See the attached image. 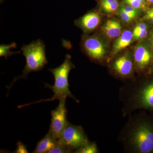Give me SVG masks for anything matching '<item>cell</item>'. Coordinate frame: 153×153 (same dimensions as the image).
Segmentation results:
<instances>
[{
    "label": "cell",
    "instance_id": "cell-1",
    "mask_svg": "<svg viewBox=\"0 0 153 153\" xmlns=\"http://www.w3.org/2000/svg\"><path fill=\"white\" fill-rule=\"evenodd\" d=\"M118 139L128 153H153V114L141 110L128 117Z\"/></svg>",
    "mask_w": 153,
    "mask_h": 153
},
{
    "label": "cell",
    "instance_id": "cell-2",
    "mask_svg": "<svg viewBox=\"0 0 153 153\" xmlns=\"http://www.w3.org/2000/svg\"><path fill=\"white\" fill-rule=\"evenodd\" d=\"M143 79H133L121 86L119 99L122 104L124 117L137 111L153 114V76Z\"/></svg>",
    "mask_w": 153,
    "mask_h": 153
},
{
    "label": "cell",
    "instance_id": "cell-3",
    "mask_svg": "<svg viewBox=\"0 0 153 153\" xmlns=\"http://www.w3.org/2000/svg\"><path fill=\"white\" fill-rule=\"evenodd\" d=\"M74 67L75 66L71 60V56L68 54H66L65 60L61 65L56 68L49 69V71L54 76L55 83L53 85L45 83V87L48 88L52 90L54 94L52 97L32 102L30 104L29 103L19 105L18 108H21L31 104H36L44 102L53 101L56 100L60 101L62 100H66V98L68 97L73 99L76 102H79L78 100L71 93L69 88L68 75L70 71L74 68Z\"/></svg>",
    "mask_w": 153,
    "mask_h": 153
},
{
    "label": "cell",
    "instance_id": "cell-4",
    "mask_svg": "<svg viewBox=\"0 0 153 153\" xmlns=\"http://www.w3.org/2000/svg\"><path fill=\"white\" fill-rule=\"evenodd\" d=\"M23 55L26 60V66L22 71V74L16 77L10 85V88L14 82L21 79H27L30 72L42 70L48 63L46 54L45 44L41 39L33 41L27 45H24L21 48Z\"/></svg>",
    "mask_w": 153,
    "mask_h": 153
},
{
    "label": "cell",
    "instance_id": "cell-5",
    "mask_svg": "<svg viewBox=\"0 0 153 153\" xmlns=\"http://www.w3.org/2000/svg\"><path fill=\"white\" fill-rule=\"evenodd\" d=\"M57 140L58 143L66 147L71 153H74L89 142L81 126L74 125L69 123Z\"/></svg>",
    "mask_w": 153,
    "mask_h": 153
},
{
    "label": "cell",
    "instance_id": "cell-6",
    "mask_svg": "<svg viewBox=\"0 0 153 153\" xmlns=\"http://www.w3.org/2000/svg\"><path fill=\"white\" fill-rule=\"evenodd\" d=\"M66 100H60L58 106L51 111V124L49 131L57 140L60 138L68 123Z\"/></svg>",
    "mask_w": 153,
    "mask_h": 153
},
{
    "label": "cell",
    "instance_id": "cell-7",
    "mask_svg": "<svg viewBox=\"0 0 153 153\" xmlns=\"http://www.w3.org/2000/svg\"><path fill=\"white\" fill-rule=\"evenodd\" d=\"M82 41V47L86 55L94 61H101L106 54L105 45L95 36H85Z\"/></svg>",
    "mask_w": 153,
    "mask_h": 153
},
{
    "label": "cell",
    "instance_id": "cell-8",
    "mask_svg": "<svg viewBox=\"0 0 153 153\" xmlns=\"http://www.w3.org/2000/svg\"><path fill=\"white\" fill-rule=\"evenodd\" d=\"M134 67L136 71L143 72L147 70L148 74L153 61V53L148 46L138 44L133 55Z\"/></svg>",
    "mask_w": 153,
    "mask_h": 153
},
{
    "label": "cell",
    "instance_id": "cell-9",
    "mask_svg": "<svg viewBox=\"0 0 153 153\" xmlns=\"http://www.w3.org/2000/svg\"><path fill=\"white\" fill-rule=\"evenodd\" d=\"M111 68L117 76L124 79H133L134 67L133 59L128 54H124L113 62Z\"/></svg>",
    "mask_w": 153,
    "mask_h": 153
},
{
    "label": "cell",
    "instance_id": "cell-10",
    "mask_svg": "<svg viewBox=\"0 0 153 153\" xmlns=\"http://www.w3.org/2000/svg\"><path fill=\"white\" fill-rule=\"evenodd\" d=\"M101 22V17L96 12H89L75 22L76 25L85 33H89L95 30Z\"/></svg>",
    "mask_w": 153,
    "mask_h": 153
},
{
    "label": "cell",
    "instance_id": "cell-11",
    "mask_svg": "<svg viewBox=\"0 0 153 153\" xmlns=\"http://www.w3.org/2000/svg\"><path fill=\"white\" fill-rule=\"evenodd\" d=\"M58 143V141L54 137L52 133L49 131L38 143L34 153H48L53 149Z\"/></svg>",
    "mask_w": 153,
    "mask_h": 153
},
{
    "label": "cell",
    "instance_id": "cell-12",
    "mask_svg": "<svg viewBox=\"0 0 153 153\" xmlns=\"http://www.w3.org/2000/svg\"><path fill=\"white\" fill-rule=\"evenodd\" d=\"M133 39V32L128 30L124 31L114 44L112 56L113 57L115 56L121 51L129 46L131 44Z\"/></svg>",
    "mask_w": 153,
    "mask_h": 153
},
{
    "label": "cell",
    "instance_id": "cell-13",
    "mask_svg": "<svg viewBox=\"0 0 153 153\" xmlns=\"http://www.w3.org/2000/svg\"><path fill=\"white\" fill-rule=\"evenodd\" d=\"M102 30L108 38L112 39L120 36L122 26L119 22L114 20H108L102 27Z\"/></svg>",
    "mask_w": 153,
    "mask_h": 153
},
{
    "label": "cell",
    "instance_id": "cell-14",
    "mask_svg": "<svg viewBox=\"0 0 153 153\" xmlns=\"http://www.w3.org/2000/svg\"><path fill=\"white\" fill-rule=\"evenodd\" d=\"M100 4L102 11L109 14L114 13L119 7L117 0H100Z\"/></svg>",
    "mask_w": 153,
    "mask_h": 153
},
{
    "label": "cell",
    "instance_id": "cell-15",
    "mask_svg": "<svg viewBox=\"0 0 153 153\" xmlns=\"http://www.w3.org/2000/svg\"><path fill=\"white\" fill-rule=\"evenodd\" d=\"M17 44L15 42H13L9 44H1L0 46V57H4L6 59L8 57L15 54H20L21 52H12L10 50L12 49L16 48Z\"/></svg>",
    "mask_w": 153,
    "mask_h": 153
},
{
    "label": "cell",
    "instance_id": "cell-16",
    "mask_svg": "<svg viewBox=\"0 0 153 153\" xmlns=\"http://www.w3.org/2000/svg\"><path fill=\"white\" fill-rule=\"evenodd\" d=\"M97 145L94 142L89 141L74 152V153H98Z\"/></svg>",
    "mask_w": 153,
    "mask_h": 153
},
{
    "label": "cell",
    "instance_id": "cell-17",
    "mask_svg": "<svg viewBox=\"0 0 153 153\" xmlns=\"http://www.w3.org/2000/svg\"><path fill=\"white\" fill-rule=\"evenodd\" d=\"M124 3L137 10L146 11L148 9L146 0H124Z\"/></svg>",
    "mask_w": 153,
    "mask_h": 153
},
{
    "label": "cell",
    "instance_id": "cell-18",
    "mask_svg": "<svg viewBox=\"0 0 153 153\" xmlns=\"http://www.w3.org/2000/svg\"><path fill=\"white\" fill-rule=\"evenodd\" d=\"M120 9L122 10L126 13H127L129 14L130 16L133 17L134 19L136 18L137 15L138 10L134 8L131 7V6L126 4L125 5H123L121 7Z\"/></svg>",
    "mask_w": 153,
    "mask_h": 153
},
{
    "label": "cell",
    "instance_id": "cell-19",
    "mask_svg": "<svg viewBox=\"0 0 153 153\" xmlns=\"http://www.w3.org/2000/svg\"><path fill=\"white\" fill-rule=\"evenodd\" d=\"M58 141V140H57ZM71 153L69 150H68L66 147L63 145L61 144L60 143H57V145L49 151L48 153Z\"/></svg>",
    "mask_w": 153,
    "mask_h": 153
},
{
    "label": "cell",
    "instance_id": "cell-20",
    "mask_svg": "<svg viewBox=\"0 0 153 153\" xmlns=\"http://www.w3.org/2000/svg\"><path fill=\"white\" fill-rule=\"evenodd\" d=\"M148 35V29L139 31L136 33H133V39L135 40H141L146 38Z\"/></svg>",
    "mask_w": 153,
    "mask_h": 153
},
{
    "label": "cell",
    "instance_id": "cell-21",
    "mask_svg": "<svg viewBox=\"0 0 153 153\" xmlns=\"http://www.w3.org/2000/svg\"><path fill=\"white\" fill-rule=\"evenodd\" d=\"M16 153H28L27 149V146L24 143L19 141L17 144V149L14 152Z\"/></svg>",
    "mask_w": 153,
    "mask_h": 153
},
{
    "label": "cell",
    "instance_id": "cell-22",
    "mask_svg": "<svg viewBox=\"0 0 153 153\" xmlns=\"http://www.w3.org/2000/svg\"><path fill=\"white\" fill-rule=\"evenodd\" d=\"M119 14L124 22H126V23H129V22H131L134 19L133 17L130 16L129 14L124 12L122 10L120 9L119 12Z\"/></svg>",
    "mask_w": 153,
    "mask_h": 153
},
{
    "label": "cell",
    "instance_id": "cell-23",
    "mask_svg": "<svg viewBox=\"0 0 153 153\" xmlns=\"http://www.w3.org/2000/svg\"><path fill=\"white\" fill-rule=\"evenodd\" d=\"M143 19L153 24V8H148L146 11V14L143 17Z\"/></svg>",
    "mask_w": 153,
    "mask_h": 153
},
{
    "label": "cell",
    "instance_id": "cell-24",
    "mask_svg": "<svg viewBox=\"0 0 153 153\" xmlns=\"http://www.w3.org/2000/svg\"><path fill=\"white\" fill-rule=\"evenodd\" d=\"M149 29V26L146 23L144 22H142L136 25L135 28H134L133 33H136L139 31H142L145 30Z\"/></svg>",
    "mask_w": 153,
    "mask_h": 153
},
{
    "label": "cell",
    "instance_id": "cell-25",
    "mask_svg": "<svg viewBox=\"0 0 153 153\" xmlns=\"http://www.w3.org/2000/svg\"><path fill=\"white\" fill-rule=\"evenodd\" d=\"M148 74H153V61L152 63V65H151L150 68L149 70Z\"/></svg>",
    "mask_w": 153,
    "mask_h": 153
},
{
    "label": "cell",
    "instance_id": "cell-26",
    "mask_svg": "<svg viewBox=\"0 0 153 153\" xmlns=\"http://www.w3.org/2000/svg\"><path fill=\"white\" fill-rule=\"evenodd\" d=\"M150 38L151 44H152V47L153 48V31L152 32V34H151Z\"/></svg>",
    "mask_w": 153,
    "mask_h": 153
},
{
    "label": "cell",
    "instance_id": "cell-27",
    "mask_svg": "<svg viewBox=\"0 0 153 153\" xmlns=\"http://www.w3.org/2000/svg\"><path fill=\"white\" fill-rule=\"evenodd\" d=\"M148 4L151 5H153V0H146Z\"/></svg>",
    "mask_w": 153,
    "mask_h": 153
},
{
    "label": "cell",
    "instance_id": "cell-28",
    "mask_svg": "<svg viewBox=\"0 0 153 153\" xmlns=\"http://www.w3.org/2000/svg\"><path fill=\"white\" fill-rule=\"evenodd\" d=\"M4 0H1V2H2L3 1H4Z\"/></svg>",
    "mask_w": 153,
    "mask_h": 153
}]
</instances>
